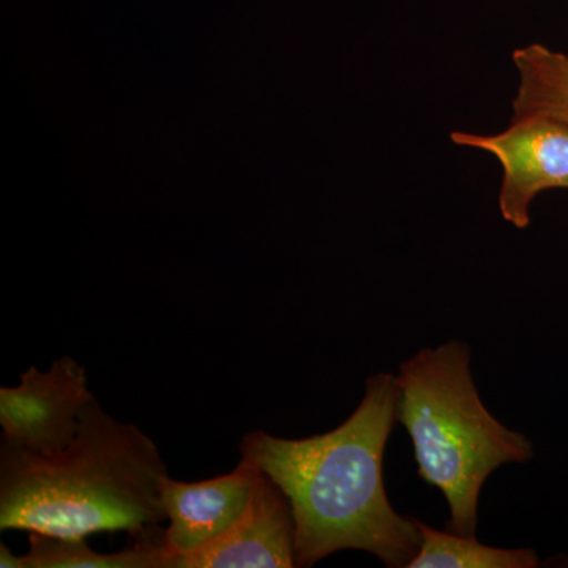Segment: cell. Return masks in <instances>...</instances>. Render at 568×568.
Masks as SVG:
<instances>
[{"label": "cell", "instance_id": "cell-1", "mask_svg": "<svg viewBox=\"0 0 568 568\" xmlns=\"http://www.w3.org/2000/svg\"><path fill=\"white\" fill-rule=\"evenodd\" d=\"M396 376L368 377L364 398L338 428L305 439L253 432L241 443L293 508L295 567L358 549L384 566L407 568L422 545L417 519L403 518L388 503L384 452L396 422Z\"/></svg>", "mask_w": 568, "mask_h": 568}, {"label": "cell", "instance_id": "cell-2", "mask_svg": "<svg viewBox=\"0 0 568 568\" xmlns=\"http://www.w3.org/2000/svg\"><path fill=\"white\" fill-rule=\"evenodd\" d=\"M168 477L151 437L93 399L62 450L33 454L2 443L0 529L65 538L118 530L141 536L166 519Z\"/></svg>", "mask_w": 568, "mask_h": 568}, {"label": "cell", "instance_id": "cell-3", "mask_svg": "<svg viewBox=\"0 0 568 568\" xmlns=\"http://www.w3.org/2000/svg\"><path fill=\"white\" fill-rule=\"evenodd\" d=\"M462 342L426 347L399 365L396 420L413 440L418 477L446 497L447 530L476 537L478 497L497 467L528 463V437L511 432L481 403Z\"/></svg>", "mask_w": 568, "mask_h": 568}, {"label": "cell", "instance_id": "cell-4", "mask_svg": "<svg viewBox=\"0 0 568 568\" xmlns=\"http://www.w3.org/2000/svg\"><path fill=\"white\" fill-rule=\"evenodd\" d=\"M93 399L88 373L73 357L58 358L48 372L31 366L17 387L0 388L2 443L33 454L62 450Z\"/></svg>", "mask_w": 568, "mask_h": 568}, {"label": "cell", "instance_id": "cell-5", "mask_svg": "<svg viewBox=\"0 0 568 568\" xmlns=\"http://www.w3.org/2000/svg\"><path fill=\"white\" fill-rule=\"evenodd\" d=\"M454 144L480 149L495 155L503 166L499 211L518 230L529 226V207L538 193L568 189V125L552 119L511 121L495 136L454 132Z\"/></svg>", "mask_w": 568, "mask_h": 568}, {"label": "cell", "instance_id": "cell-6", "mask_svg": "<svg viewBox=\"0 0 568 568\" xmlns=\"http://www.w3.org/2000/svg\"><path fill=\"white\" fill-rule=\"evenodd\" d=\"M295 567V523L290 499L261 470L252 499L233 528L196 551L171 558L170 568Z\"/></svg>", "mask_w": 568, "mask_h": 568}, {"label": "cell", "instance_id": "cell-7", "mask_svg": "<svg viewBox=\"0 0 568 568\" xmlns=\"http://www.w3.org/2000/svg\"><path fill=\"white\" fill-rule=\"evenodd\" d=\"M261 469L242 458L233 473L203 481L168 477L162 499L170 526L163 529L164 548L173 556L186 555L212 544L227 532L252 499Z\"/></svg>", "mask_w": 568, "mask_h": 568}, {"label": "cell", "instance_id": "cell-8", "mask_svg": "<svg viewBox=\"0 0 568 568\" xmlns=\"http://www.w3.org/2000/svg\"><path fill=\"white\" fill-rule=\"evenodd\" d=\"M21 568H170V552L159 528L138 536L133 547L111 555L93 551L85 538L31 532Z\"/></svg>", "mask_w": 568, "mask_h": 568}, {"label": "cell", "instance_id": "cell-9", "mask_svg": "<svg viewBox=\"0 0 568 568\" xmlns=\"http://www.w3.org/2000/svg\"><path fill=\"white\" fill-rule=\"evenodd\" d=\"M519 88L514 118H547L568 125V54L529 44L514 52Z\"/></svg>", "mask_w": 568, "mask_h": 568}, {"label": "cell", "instance_id": "cell-10", "mask_svg": "<svg viewBox=\"0 0 568 568\" xmlns=\"http://www.w3.org/2000/svg\"><path fill=\"white\" fill-rule=\"evenodd\" d=\"M422 545L407 568H534L538 558L534 549L495 548L476 537L459 536L452 530L429 528L418 521Z\"/></svg>", "mask_w": 568, "mask_h": 568}, {"label": "cell", "instance_id": "cell-11", "mask_svg": "<svg viewBox=\"0 0 568 568\" xmlns=\"http://www.w3.org/2000/svg\"><path fill=\"white\" fill-rule=\"evenodd\" d=\"M0 567L21 568V556L14 555L6 545H0Z\"/></svg>", "mask_w": 568, "mask_h": 568}]
</instances>
